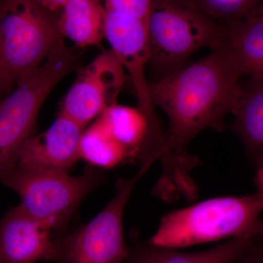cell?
I'll return each instance as SVG.
<instances>
[{
	"instance_id": "18",
	"label": "cell",
	"mask_w": 263,
	"mask_h": 263,
	"mask_svg": "<svg viewBox=\"0 0 263 263\" xmlns=\"http://www.w3.org/2000/svg\"><path fill=\"white\" fill-rule=\"evenodd\" d=\"M153 3L148 0H108L104 6L105 9L115 10L148 26Z\"/></svg>"
},
{
	"instance_id": "6",
	"label": "cell",
	"mask_w": 263,
	"mask_h": 263,
	"mask_svg": "<svg viewBox=\"0 0 263 263\" xmlns=\"http://www.w3.org/2000/svg\"><path fill=\"white\" fill-rule=\"evenodd\" d=\"M103 180V174L91 164L79 176L16 166L3 183L18 194L26 212L55 230L67 226L84 197Z\"/></svg>"
},
{
	"instance_id": "9",
	"label": "cell",
	"mask_w": 263,
	"mask_h": 263,
	"mask_svg": "<svg viewBox=\"0 0 263 263\" xmlns=\"http://www.w3.org/2000/svg\"><path fill=\"white\" fill-rule=\"evenodd\" d=\"M105 10V38L129 73L138 98V108L148 118L152 129L162 133L145 73L150 58L148 26L115 10Z\"/></svg>"
},
{
	"instance_id": "12",
	"label": "cell",
	"mask_w": 263,
	"mask_h": 263,
	"mask_svg": "<svg viewBox=\"0 0 263 263\" xmlns=\"http://www.w3.org/2000/svg\"><path fill=\"white\" fill-rule=\"evenodd\" d=\"M223 26L224 36L217 47L235 77L263 79V15L259 9L248 18Z\"/></svg>"
},
{
	"instance_id": "15",
	"label": "cell",
	"mask_w": 263,
	"mask_h": 263,
	"mask_svg": "<svg viewBox=\"0 0 263 263\" xmlns=\"http://www.w3.org/2000/svg\"><path fill=\"white\" fill-rule=\"evenodd\" d=\"M240 85L234 129L257 162L263 157V79H250Z\"/></svg>"
},
{
	"instance_id": "14",
	"label": "cell",
	"mask_w": 263,
	"mask_h": 263,
	"mask_svg": "<svg viewBox=\"0 0 263 263\" xmlns=\"http://www.w3.org/2000/svg\"><path fill=\"white\" fill-rule=\"evenodd\" d=\"M106 10L95 0H65L60 13V32L78 48L98 46L105 38Z\"/></svg>"
},
{
	"instance_id": "8",
	"label": "cell",
	"mask_w": 263,
	"mask_h": 263,
	"mask_svg": "<svg viewBox=\"0 0 263 263\" xmlns=\"http://www.w3.org/2000/svg\"><path fill=\"white\" fill-rule=\"evenodd\" d=\"M124 68L113 50L104 49L91 63L79 70L66 94L59 114L86 127L97 116L117 103L127 80Z\"/></svg>"
},
{
	"instance_id": "10",
	"label": "cell",
	"mask_w": 263,
	"mask_h": 263,
	"mask_svg": "<svg viewBox=\"0 0 263 263\" xmlns=\"http://www.w3.org/2000/svg\"><path fill=\"white\" fill-rule=\"evenodd\" d=\"M84 127L59 114L47 130L31 136L17 153V165L28 168L65 171L81 158L80 145Z\"/></svg>"
},
{
	"instance_id": "3",
	"label": "cell",
	"mask_w": 263,
	"mask_h": 263,
	"mask_svg": "<svg viewBox=\"0 0 263 263\" xmlns=\"http://www.w3.org/2000/svg\"><path fill=\"white\" fill-rule=\"evenodd\" d=\"M69 47L64 38L57 43L46 61L20 78L15 89L0 108V176L2 181L17 165V153L32 136L40 110L48 95L66 76L79 71L84 51Z\"/></svg>"
},
{
	"instance_id": "17",
	"label": "cell",
	"mask_w": 263,
	"mask_h": 263,
	"mask_svg": "<svg viewBox=\"0 0 263 263\" xmlns=\"http://www.w3.org/2000/svg\"><path fill=\"white\" fill-rule=\"evenodd\" d=\"M212 21L224 22V25L236 23L248 18L258 10L262 2L256 0H193L182 1Z\"/></svg>"
},
{
	"instance_id": "11",
	"label": "cell",
	"mask_w": 263,
	"mask_h": 263,
	"mask_svg": "<svg viewBox=\"0 0 263 263\" xmlns=\"http://www.w3.org/2000/svg\"><path fill=\"white\" fill-rule=\"evenodd\" d=\"M53 228L30 215L18 205L5 214L0 227V262H52L55 241Z\"/></svg>"
},
{
	"instance_id": "4",
	"label": "cell",
	"mask_w": 263,
	"mask_h": 263,
	"mask_svg": "<svg viewBox=\"0 0 263 263\" xmlns=\"http://www.w3.org/2000/svg\"><path fill=\"white\" fill-rule=\"evenodd\" d=\"M60 14L42 1L0 5V90L8 97L20 78L46 61L62 37Z\"/></svg>"
},
{
	"instance_id": "16",
	"label": "cell",
	"mask_w": 263,
	"mask_h": 263,
	"mask_svg": "<svg viewBox=\"0 0 263 263\" xmlns=\"http://www.w3.org/2000/svg\"><path fill=\"white\" fill-rule=\"evenodd\" d=\"M80 154L81 158L91 165L105 169L113 168L122 162L133 159L130 152L112 136L100 117L84 131Z\"/></svg>"
},
{
	"instance_id": "13",
	"label": "cell",
	"mask_w": 263,
	"mask_h": 263,
	"mask_svg": "<svg viewBox=\"0 0 263 263\" xmlns=\"http://www.w3.org/2000/svg\"><path fill=\"white\" fill-rule=\"evenodd\" d=\"M261 238L247 235L230 238L203 252L184 253L148 242L129 249L127 263H237L254 242Z\"/></svg>"
},
{
	"instance_id": "5",
	"label": "cell",
	"mask_w": 263,
	"mask_h": 263,
	"mask_svg": "<svg viewBox=\"0 0 263 263\" xmlns=\"http://www.w3.org/2000/svg\"><path fill=\"white\" fill-rule=\"evenodd\" d=\"M224 33V26L182 1H154L148 24V65L156 81L187 65L189 57L200 48L217 47Z\"/></svg>"
},
{
	"instance_id": "2",
	"label": "cell",
	"mask_w": 263,
	"mask_h": 263,
	"mask_svg": "<svg viewBox=\"0 0 263 263\" xmlns=\"http://www.w3.org/2000/svg\"><path fill=\"white\" fill-rule=\"evenodd\" d=\"M262 212L263 192L208 199L166 214L149 242L176 249L243 235L263 238Z\"/></svg>"
},
{
	"instance_id": "20",
	"label": "cell",
	"mask_w": 263,
	"mask_h": 263,
	"mask_svg": "<svg viewBox=\"0 0 263 263\" xmlns=\"http://www.w3.org/2000/svg\"><path fill=\"white\" fill-rule=\"evenodd\" d=\"M257 173L256 183L259 192H263V157L257 162Z\"/></svg>"
},
{
	"instance_id": "19",
	"label": "cell",
	"mask_w": 263,
	"mask_h": 263,
	"mask_svg": "<svg viewBox=\"0 0 263 263\" xmlns=\"http://www.w3.org/2000/svg\"><path fill=\"white\" fill-rule=\"evenodd\" d=\"M257 241L249 247L243 257L237 263H263V248L256 245Z\"/></svg>"
},
{
	"instance_id": "7",
	"label": "cell",
	"mask_w": 263,
	"mask_h": 263,
	"mask_svg": "<svg viewBox=\"0 0 263 263\" xmlns=\"http://www.w3.org/2000/svg\"><path fill=\"white\" fill-rule=\"evenodd\" d=\"M146 170L131 179H118L114 197L87 224L55 241L52 262L124 263L129 256L123 230V215L136 183Z\"/></svg>"
},
{
	"instance_id": "21",
	"label": "cell",
	"mask_w": 263,
	"mask_h": 263,
	"mask_svg": "<svg viewBox=\"0 0 263 263\" xmlns=\"http://www.w3.org/2000/svg\"><path fill=\"white\" fill-rule=\"evenodd\" d=\"M259 12L263 15V3H261L260 6H259Z\"/></svg>"
},
{
	"instance_id": "1",
	"label": "cell",
	"mask_w": 263,
	"mask_h": 263,
	"mask_svg": "<svg viewBox=\"0 0 263 263\" xmlns=\"http://www.w3.org/2000/svg\"><path fill=\"white\" fill-rule=\"evenodd\" d=\"M152 103L170 120L166 147L184 155L193 138L203 129L221 130L228 114H234L241 85L230 70L220 48L157 81H148Z\"/></svg>"
}]
</instances>
